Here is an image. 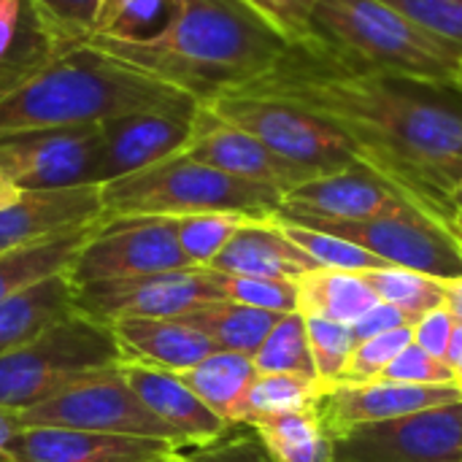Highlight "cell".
<instances>
[{
  "label": "cell",
  "instance_id": "cell-1",
  "mask_svg": "<svg viewBox=\"0 0 462 462\" xmlns=\"http://www.w3.org/2000/svg\"><path fill=\"white\" fill-rule=\"evenodd\" d=\"M230 92L279 97L319 114L349 138L360 162L401 187L417 208L455 227L460 87L355 68L306 38L290 43L271 70Z\"/></svg>",
  "mask_w": 462,
  "mask_h": 462
},
{
  "label": "cell",
  "instance_id": "cell-2",
  "mask_svg": "<svg viewBox=\"0 0 462 462\" xmlns=\"http://www.w3.org/2000/svg\"><path fill=\"white\" fill-rule=\"evenodd\" d=\"M200 106L181 87L79 41L0 89V138L24 130L103 125L138 111H198Z\"/></svg>",
  "mask_w": 462,
  "mask_h": 462
},
{
  "label": "cell",
  "instance_id": "cell-3",
  "mask_svg": "<svg viewBox=\"0 0 462 462\" xmlns=\"http://www.w3.org/2000/svg\"><path fill=\"white\" fill-rule=\"evenodd\" d=\"M84 41L181 87L200 103L263 76L292 43L249 0H181L171 30L149 46Z\"/></svg>",
  "mask_w": 462,
  "mask_h": 462
},
{
  "label": "cell",
  "instance_id": "cell-4",
  "mask_svg": "<svg viewBox=\"0 0 462 462\" xmlns=\"http://www.w3.org/2000/svg\"><path fill=\"white\" fill-rule=\"evenodd\" d=\"M311 41L346 65L457 87L462 51L384 0H319Z\"/></svg>",
  "mask_w": 462,
  "mask_h": 462
},
{
  "label": "cell",
  "instance_id": "cell-5",
  "mask_svg": "<svg viewBox=\"0 0 462 462\" xmlns=\"http://www.w3.org/2000/svg\"><path fill=\"white\" fill-rule=\"evenodd\" d=\"M106 217H192V214H241L271 219L284 192L236 179L184 154L100 184Z\"/></svg>",
  "mask_w": 462,
  "mask_h": 462
},
{
  "label": "cell",
  "instance_id": "cell-6",
  "mask_svg": "<svg viewBox=\"0 0 462 462\" xmlns=\"http://www.w3.org/2000/svg\"><path fill=\"white\" fill-rule=\"evenodd\" d=\"M119 363L122 355L111 328L73 311L0 357V409L22 414L70 382Z\"/></svg>",
  "mask_w": 462,
  "mask_h": 462
},
{
  "label": "cell",
  "instance_id": "cell-7",
  "mask_svg": "<svg viewBox=\"0 0 462 462\" xmlns=\"http://www.w3.org/2000/svg\"><path fill=\"white\" fill-rule=\"evenodd\" d=\"M219 119L252 133L279 157L311 176L338 173L357 160L349 138L319 114L265 95L225 92L203 103Z\"/></svg>",
  "mask_w": 462,
  "mask_h": 462
},
{
  "label": "cell",
  "instance_id": "cell-8",
  "mask_svg": "<svg viewBox=\"0 0 462 462\" xmlns=\"http://www.w3.org/2000/svg\"><path fill=\"white\" fill-rule=\"evenodd\" d=\"M22 428H68V430H89V433H111V436H133V439H157L168 441L176 449H184L187 441L154 417L135 390L122 376L119 365L92 371L43 403L19 414Z\"/></svg>",
  "mask_w": 462,
  "mask_h": 462
},
{
  "label": "cell",
  "instance_id": "cell-9",
  "mask_svg": "<svg viewBox=\"0 0 462 462\" xmlns=\"http://www.w3.org/2000/svg\"><path fill=\"white\" fill-rule=\"evenodd\" d=\"M273 219L346 238L382 257L393 268L414 271L439 282L462 279V236L420 208L357 222L317 219L300 214H273Z\"/></svg>",
  "mask_w": 462,
  "mask_h": 462
},
{
  "label": "cell",
  "instance_id": "cell-10",
  "mask_svg": "<svg viewBox=\"0 0 462 462\" xmlns=\"http://www.w3.org/2000/svg\"><path fill=\"white\" fill-rule=\"evenodd\" d=\"M192 268L176 236V219L103 217L76 252L65 276L73 287Z\"/></svg>",
  "mask_w": 462,
  "mask_h": 462
},
{
  "label": "cell",
  "instance_id": "cell-11",
  "mask_svg": "<svg viewBox=\"0 0 462 462\" xmlns=\"http://www.w3.org/2000/svg\"><path fill=\"white\" fill-rule=\"evenodd\" d=\"M217 300H225V295L219 290L217 273L208 268H187L73 287V309L103 325L127 317L179 319Z\"/></svg>",
  "mask_w": 462,
  "mask_h": 462
},
{
  "label": "cell",
  "instance_id": "cell-12",
  "mask_svg": "<svg viewBox=\"0 0 462 462\" xmlns=\"http://www.w3.org/2000/svg\"><path fill=\"white\" fill-rule=\"evenodd\" d=\"M100 125L24 130L0 138V168L19 189L100 184Z\"/></svg>",
  "mask_w": 462,
  "mask_h": 462
},
{
  "label": "cell",
  "instance_id": "cell-13",
  "mask_svg": "<svg viewBox=\"0 0 462 462\" xmlns=\"http://www.w3.org/2000/svg\"><path fill=\"white\" fill-rule=\"evenodd\" d=\"M330 462H462V403L357 425L333 439Z\"/></svg>",
  "mask_w": 462,
  "mask_h": 462
},
{
  "label": "cell",
  "instance_id": "cell-14",
  "mask_svg": "<svg viewBox=\"0 0 462 462\" xmlns=\"http://www.w3.org/2000/svg\"><path fill=\"white\" fill-rule=\"evenodd\" d=\"M409 208L417 206L401 187H395L387 176L368 168L365 162H355L338 173L317 176L295 187L292 192L284 195L282 208L276 214L357 222V219L401 214Z\"/></svg>",
  "mask_w": 462,
  "mask_h": 462
},
{
  "label": "cell",
  "instance_id": "cell-15",
  "mask_svg": "<svg viewBox=\"0 0 462 462\" xmlns=\"http://www.w3.org/2000/svg\"><path fill=\"white\" fill-rule=\"evenodd\" d=\"M203 108V106H200ZM198 111H138L114 116L100 125L103 157H100V184L116 181L122 176L138 173L171 157L187 152Z\"/></svg>",
  "mask_w": 462,
  "mask_h": 462
},
{
  "label": "cell",
  "instance_id": "cell-16",
  "mask_svg": "<svg viewBox=\"0 0 462 462\" xmlns=\"http://www.w3.org/2000/svg\"><path fill=\"white\" fill-rule=\"evenodd\" d=\"M184 157L206 162L217 171H225L236 179L265 184L279 192H292L295 187L317 179L309 171L292 165L290 160L279 157L271 146H265L252 133L219 119L206 106L198 114L195 135L184 152Z\"/></svg>",
  "mask_w": 462,
  "mask_h": 462
},
{
  "label": "cell",
  "instance_id": "cell-17",
  "mask_svg": "<svg viewBox=\"0 0 462 462\" xmlns=\"http://www.w3.org/2000/svg\"><path fill=\"white\" fill-rule=\"evenodd\" d=\"M462 403V390L455 384H336L319 401V420L330 439L371 422H387L428 409Z\"/></svg>",
  "mask_w": 462,
  "mask_h": 462
},
{
  "label": "cell",
  "instance_id": "cell-18",
  "mask_svg": "<svg viewBox=\"0 0 462 462\" xmlns=\"http://www.w3.org/2000/svg\"><path fill=\"white\" fill-rule=\"evenodd\" d=\"M103 217L100 184L22 189L19 200L0 211V254L97 225Z\"/></svg>",
  "mask_w": 462,
  "mask_h": 462
},
{
  "label": "cell",
  "instance_id": "cell-19",
  "mask_svg": "<svg viewBox=\"0 0 462 462\" xmlns=\"http://www.w3.org/2000/svg\"><path fill=\"white\" fill-rule=\"evenodd\" d=\"M8 452L16 462H157L181 452L168 441L68 428H22Z\"/></svg>",
  "mask_w": 462,
  "mask_h": 462
},
{
  "label": "cell",
  "instance_id": "cell-20",
  "mask_svg": "<svg viewBox=\"0 0 462 462\" xmlns=\"http://www.w3.org/2000/svg\"><path fill=\"white\" fill-rule=\"evenodd\" d=\"M122 376L135 390V395L143 401V406L160 417L165 425H171L187 447H206L217 439H222L230 425L217 417L173 371H160L138 363H119Z\"/></svg>",
  "mask_w": 462,
  "mask_h": 462
},
{
  "label": "cell",
  "instance_id": "cell-21",
  "mask_svg": "<svg viewBox=\"0 0 462 462\" xmlns=\"http://www.w3.org/2000/svg\"><path fill=\"white\" fill-rule=\"evenodd\" d=\"M322 268L309 257L298 244H292L284 230L271 219H246L227 246L217 254L208 271L230 276H257V279H287L298 282L300 276Z\"/></svg>",
  "mask_w": 462,
  "mask_h": 462
},
{
  "label": "cell",
  "instance_id": "cell-22",
  "mask_svg": "<svg viewBox=\"0 0 462 462\" xmlns=\"http://www.w3.org/2000/svg\"><path fill=\"white\" fill-rule=\"evenodd\" d=\"M122 363H138L160 371L184 374L203 363L208 355L219 352L211 338L200 330L189 328L181 319H149V317H127L108 325Z\"/></svg>",
  "mask_w": 462,
  "mask_h": 462
},
{
  "label": "cell",
  "instance_id": "cell-23",
  "mask_svg": "<svg viewBox=\"0 0 462 462\" xmlns=\"http://www.w3.org/2000/svg\"><path fill=\"white\" fill-rule=\"evenodd\" d=\"M73 311V284L65 273L41 279L5 298L0 303V357L38 338Z\"/></svg>",
  "mask_w": 462,
  "mask_h": 462
},
{
  "label": "cell",
  "instance_id": "cell-24",
  "mask_svg": "<svg viewBox=\"0 0 462 462\" xmlns=\"http://www.w3.org/2000/svg\"><path fill=\"white\" fill-rule=\"evenodd\" d=\"M184 384L230 428H238V411L257 379L254 360L238 352H214L195 368L179 374Z\"/></svg>",
  "mask_w": 462,
  "mask_h": 462
},
{
  "label": "cell",
  "instance_id": "cell-25",
  "mask_svg": "<svg viewBox=\"0 0 462 462\" xmlns=\"http://www.w3.org/2000/svg\"><path fill=\"white\" fill-rule=\"evenodd\" d=\"M295 284H298V311L303 317H319V319L352 325L379 303V298L363 282L360 273L317 268L300 276Z\"/></svg>",
  "mask_w": 462,
  "mask_h": 462
},
{
  "label": "cell",
  "instance_id": "cell-26",
  "mask_svg": "<svg viewBox=\"0 0 462 462\" xmlns=\"http://www.w3.org/2000/svg\"><path fill=\"white\" fill-rule=\"evenodd\" d=\"M189 328L200 330L206 338L217 344L222 352H238L246 357H254L273 325L282 319L276 311H263L252 306H241L233 300H217L203 309H195L184 317H179Z\"/></svg>",
  "mask_w": 462,
  "mask_h": 462
},
{
  "label": "cell",
  "instance_id": "cell-27",
  "mask_svg": "<svg viewBox=\"0 0 462 462\" xmlns=\"http://www.w3.org/2000/svg\"><path fill=\"white\" fill-rule=\"evenodd\" d=\"M179 8L181 0H100L89 38L149 46L171 30Z\"/></svg>",
  "mask_w": 462,
  "mask_h": 462
},
{
  "label": "cell",
  "instance_id": "cell-28",
  "mask_svg": "<svg viewBox=\"0 0 462 462\" xmlns=\"http://www.w3.org/2000/svg\"><path fill=\"white\" fill-rule=\"evenodd\" d=\"M92 227L95 225L0 254V303L41 279L65 273L70 268L76 252L81 249V244L89 238Z\"/></svg>",
  "mask_w": 462,
  "mask_h": 462
},
{
  "label": "cell",
  "instance_id": "cell-29",
  "mask_svg": "<svg viewBox=\"0 0 462 462\" xmlns=\"http://www.w3.org/2000/svg\"><path fill=\"white\" fill-rule=\"evenodd\" d=\"M249 428L276 462H330L333 455V439L319 420V406L268 417Z\"/></svg>",
  "mask_w": 462,
  "mask_h": 462
},
{
  "label": "cell",
  "instance_id": "cell-30",
  "mask_svg": "<svg viewBox=\"0 0 462 462\" xmlns=\"http://www.w3.org/2000/svg\"><path fill=\"white\" fill-rule=\"evenodd\" d=\"M319 401H322V387L317 382L287 376V374H257L238 411V425L249 428L268 417L317 409Z\"/></svg>",
  "mask_w": 462,
  "mask_h": 462
},
{
  "label": "cell",
  "instance_id": "cell-31",
  "mask_svg": "<svg viewBox=\"0 0 462 462\" xmlns=\"http://www.w3.org/2000/svg\"><path fill=\"white\" fill-rule=\"evenodd\" d=\"M252 360L257 374H287V376L317 382V368L306 333V317L300 311L282 314V319L273 325V330L268 333V338L263 341V346Z\"/></svg>",
  "mask_w": 462,
  "mask_h": 462
},
{
  "label": "cell",
  "instance_id": "cell-32",
  "mask_svg": "<svg viewBox=\"0 0 462 462\" xmlns=\"http://www.w3.org/2000/svg\"><path fill=\"white\" fill-rule=\"evenodd\" d=\"M360 276L374 290L379 303H390L417 322L425 314L441 309L447 300V282H439L414 271L376 268V271H363Z\"/></svg>",
  "mask_w": 462,
  "mask_h": 462
},
{
  "label": "cell",
  "instance_id": "cell-33",
  "mask_svg": "<svg viewBox=\"0 0 462 462\" xmlns=\"http://www.w3.org/2000/svg\"><path fill=\"white\" fill-rule=\"evenodd\" d=\"M284 236L298 244L309 257H314L322 268H330V271H344V273H363V271H376V268H393L387 265L382 257L371 254L368 249L346 241V238H338V236H330V233H322V230H311V227H303V225H292V222H279L273 219Z\"/></svg>",
  "mask_w": 462,
  "mask_h": 462
},
{
  "label": "cell",
  "instance_id": "cell-34",
  "mask_svg": "<svg viewBox=\"0 0 462 462\" xmlns=\"http://www.w3.org/2000/svg\"><path fill=\"white\" fill-rule=\"evenodd\" d=\"M249 217L241 214H192L176 219V236L184 257L192 268H208L217 254L227 246L233 233Z\"/></svg>",
  "mask_w": 462,
  "mask_h": 462
},
{
  "label": "cell",
  "instance_id": "cell-35",
  "mask_svg": "<svg viewBox=\"0 0 462 462\" xmlns=\"http://www.w3.org/2000/svg\"><path fill=\"white\" fill-rule=\"evenodd\" d=\"M306 333H309V346L317 368V382L325 390L336 387L344 376L346 360L355 349V338L349 325L319 319V317H306Z\"/></svg>",
  "mask_w": 462,
  "mask_h": 462
},
{
  "label": "cell",
  "instance_id": "cell-36",
  "mask_svg": "<svg viewBox=\"0 0 462 462\" xmlns=\"http://www.w3.org/2000/svg\"><path fill=\"white\" fill-rule=\"evenodd\" d=\"M217 282H219L225 300L252 306V309H263V311H276V314L298 311V284L295 282L230 276V273H217Z\"/></svg>",
  "mask_w": 462,
  "mask_h": 462
},
{
  "label": "cell",
  "instance_id": "cell-37",
  "mask_svg": "<svg viewBox=\"0 0 462 462\" xmlns=\"http://www.w3.org/2000/svg\"><path fill=\"white\" fill-rule=\"evenodd\" d=\"M414 341V330L411 328H398L374 338L360 341L344 368V376L338 384H368V382H379V376L384 374V368Z\"/></svg>",
  "mask_w": 462,
  "mask_h": 462
},
{
  "label": "cell",
  "instance_id": "cell-38",
  "mask_svg": "<svg viewBox=\"0 0 462 462\" xmlns=\"http://www.w3.org/2000/svg\"><path fill=\"white\" fill-rule=\"evenodd\" d=\"M430 35L462 51V0H384Z\"/></svg>",
  "mask_w": 462,
  "mask_h": 462
},
{
  "label": "cell",
  "instance_id": "cell-39",
  "mask_svg": "<svg viewBox=\"0 0 462 462\" xmlns=\"http://www.w3.org/2000/svg\"><path fill=\"white\" fill-rule=\"evenodd\" d=\"M54 35L70 46L92 35L100 0H30Z\"/></svg>",
  "mask_w": 462,
  "mask_h": 462
},
{
  "label": "cell",
  "instance_id": "cell-40",
  "mask_svg": "<svg viewBox=\"0 0 462 462\" xmlns=\"http://www.w3.org/2000/svg\"><path fill=\"white\" fill-rule=\"evenodd\" d=\"M379 382H393V384H455V374L447 365V360L433 357L414 341L384 368ZM457 387V384H455Z\"/></svg>",
  "mask_w": 462,
  "mask_h": 462
},
{
  "label": "cell",
  "instance_id": "cell-41",
  "mask_svg": "<svg viewBox=\"0 0 462 462\" xmlns=\"http://www.w3.org/2000/svg\"><path fill=\"white\" fill-rule=\"evenodd\" d=\"M246 428V425H244ZM189 462H276L271 455H268V449H265V444L257 439V433L249 428V430H241V433H233V428L222 436V439H217V441H211V444H206V447H198L189 457Z\"/></svg>",
  "mask_w": 462,
  "mask_h": 462
},
{
  "label": "cell",
  "instance_id": "cell-42",
  "mask_svg": "<svg viewBox=\"0 0 462 462\" xmlns=\"http://www.w3.org/2000/svg\"><path fill=\"white\" fill-rule=\"evenodd\" d=\"M276 30H282L292 43L306 41L311 32V16L319 0H249Z\"/></svg>",
  "mask_w": 462,
  "mask_h": 462
},
{
  "label": "cell",
  "instance_id": "cell-43",
  "mask_svg": "<svg viewBox=\"0 0 462 462\" xmlns=\"http://www.w3.org/2000/svg\"><path fill=\"white\" fill-rule=\"evenodd\" d=\"M455 328H457V319L452 317V311L447 306L425 314L411 330H414V344L422 346L425 352H430L433 357H447V349L452 344V336H455Z\"/></svg>",
  "mask_w": 462,
  "mask_h": 462
},
{
  "label": "cell",
  "instance_id": "cell-44",
  "mask_svg": "<svg viewBox=\"0 0 462 462\" xmlns=\"http://www.w3.org/2000/svg\"><path fill=\"white\" fill-rule=\"evenodd\" d=\"M414 325H417V319H411L401 309H395L390 303H376L357 322H352L349 330H352V338H355V346H357L365 338H374V336H382V333H390V330H398V328H414Z\"/></svg>",
  "mask_w": 462,
  "mask_h": 462
},
{
  "label": "cell",
  "instance_id": "cell-45",
  "mask_svg": "<svg viewBox=\"0 0 462 462\" xmlns=\"http://www.w3.org/2000/svg\"><path fill=\"white\" fill-rule=\"evenodd\" d=\"M22 430V420L16 411L0 409V462H16L8 452V444L14 441V436Z\"/></svg>",
  "mask_w": 462,
  "mask_h": 462
},
{
  "label": "cell",
  "instance_id": "cell-46",
  "mask_svg": "<svg viewBox=\"0 0 462 462\" xmlns=\"http://www.w3.org/2000/svg\"><path fill=\"white\" fill-rule=\"evenodd\" d=\"M444 360L455 374V384L462 390V322H457V328H455V336H452V344H449Z\"/></svg>",
  "mask_w": 462,
  "mask_h": 462
},
{
  "label": "cell",
  "instance_id": "cell-47",
  "mask_svg": "<svg viewBox=\"0 0 462 462\" xmlns=\"http://www.w3.org/2000/svg\"><path fill=\"white\" fill-rule=\"evenodd\" d=\"M444 306L452 311V317L462 322V279L457 282H447V300Z\"/></svg>",
  "mask_w": 462,
  "mask_h": 462
},
{
  "label": "cell",
  "instance_id": "cell-48",
  "mask_svg": "<svg viewBox=\"0 0 462 462\" xmlns=\"http://www.w3.org/2000/svg\"><path fill=\"white\" fill-rule=\"evenodd\" d=\"M19 195H22V189L5 176V171L0 168V211L3 208H8V206H14L16 200H19Z\"/></svg>",
  "mask_w": 462,
  "mask_h": 462
},
{
  "label": "cell",
  "instance_id": "cell-49",
  "mask_svg": "<svg viewBox=\"0 0 462 462\" xmlns=\"http://www.w3.org/2000/svg\"><path fill=\"white\" fill-rule=\"evenodd\" d=\"M452 203H455V208L457 211H462V184L455 189V195H452Z\"/></svg>",
  "mask_w": 462,
  "mask_h": 462
},
{
  "label": "cell",
  "instance_id": "cell-50",
  "mask_svg": "<svg viewBox=\"0 0 462 462\" xmlns=\"http://www.w3.org/2000/svg\"><path fill=\"white\" fill-rule=\"evenodd\" d=\"M157 462H189L181 452H176V455H171V457H165V460H157Z\"/></svg>",
  "mask_w": 462,
  "mask_h": 462
},
{
  "label": "cell",
  "instance_id": "cell-51",
  "mask_svg": "<svg viewBox=\"0 0 462 462\" xmlns=\"http://www.w3.org/2000/svg\"><path fill=\"white\" fill-rule=\"evenodd\" d=\"M455 230H457V233L462 236V211H457V214H455Z\"/></svg>",
  "mask_w": 462,
  "mask_h": 462
},
{
  "label": "cell",
  "instance_id": "cell-52",
  "mask_svg": "<svg viewBox=\"0 0 462 462\" xmlns=\"http://www.w3.org/2000/svg\"><path fill=\"white\" fill-rule=\"evenodd\" d=\"M457 87H460V89H462V73H460V81H457Z\"/></svg>",
  "mask_w": 462,
  "mask_h": 462
}]
</instances>
